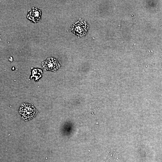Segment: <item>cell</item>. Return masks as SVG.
Listing matches in <instances>:
<instances>
[{
  "label": "cell",
  "mask_w": 162,
  "mask_h": 162,
  "mask_svg": "<svg viewBox=\"0 0 162 162\" xmlns=\"http://www.w3.org/2000/svg\"><path fill=\"white\" fill-rule=\"evenodd\" d=\"M20 112L23 119L28 120L35 117L37 111L32 105L24 103L21 106Z\"/></svg>",
  "instance_id": "obj_1"
},
{
  "label": "cell",
  "mask_w": 162,
  "mask_h": 162,
  "mask_svg": "<svg viewBox=\"0 0 162 162\" xmlns=\"http://www.w3.org/2000/svg\"><path fill=\"white\" fill-rule=\"evenodd\" d=\"M88 26L86 22L82 20L78 21L71 27V30L74 34L79 36L85 34L87 32Z\"/></svg>",
  "instance_id": "obj_2"
},
{
  "label": "cell",
  "mask_w": 162,
  "mask_h": 162,
  "mask_svg": "<svg viewBox=\"0 0 162 162\" xmlns=\"http://www.w3.org/2000/svg\"><path fill=\"white\" fill-rule=\"evenodd\" d=\"M42 65L45 69L52 71L56 70L60 67L57 59L52 57L49 58L43 62Z\"/></svg>",
  "instance_id": "obj_3"
},
{
  "label": "cell",
  "mask_w": 162,
  "mask_h": 162,
  "mask_svg": "<svg viewBox=\"0 0 162 162\" xmlns=\"http://www.w3.org/2000/svg\"><path fill=\"white\" fill-rule=\"evenodd\" d=\"M41 15V10L37 8L34 7L28 11L27 18L32 22L36 23L40 19Z\"/></svg>",
  "instance_id": "obj_4"
},
{
  "label": "cell",
  "mask_w": 162,
  "mask_h": 162,
  "mask_svg": "<svg viewBox=\"0 0 162 162\" xmlns=\"http://www.w3.org/2000/svg\"><path fill=\"white\" fill-rule=\"evenodd\" d=\"M8 59H9V61H10V62H12V61L13 60V58L11 56Z\"/></svg>",
  "instance_id": "obj_5"
}]
</instances>
